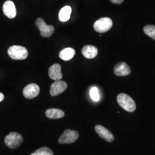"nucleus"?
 <instances>
[{
    "mask_svg": "<svg viewBox=\"0 0 155 155\" xmlns=\"http://www.w3.org/2000/svg\"><path fill=\"white\" fill-rule=\"evenodd\" d=\"M40 93L39 86L35 83H31L27 85L23 90V95L27 99H33L36 97Z\"/></svg>",
    "mask_w": 155,
    "mask_h": 155,
    "instance_id": "7",
    "label": "nucleus"
},
{
    "mask_svg": "<svg viewBox=\"0 0 155 155\" xmlns=\"http://www.w3.org/2000/svg\"><path fill=\"white\" fill-rule=\"evenodd\" d=\"M23 142L22 136L17 132H11L5 138V143L11 149H16L20 147Z\"/></svg>",
    "mask_w": 155,
    "mask_h": 155,
    "instance_id": "3",
    "label": "nucleus"
},
{
    "mask_svg": "<svg viewBox=\"0 0 155 155\" xmlns=\"http://www.w3.org/2000/svg\"><path fill=\"white\" fill-rule=\"evenodd\" d=\"M67 88V84L64 81H56L51 86L50 94L52 96H56L63 93Z\"/></svg>",
    "mask_w": 155,
    "mask_h": 155,
    "instance_id": "8",
    "label": "nucleus"
},
{
    "mask_svg": "<svg viewBox=\"0 0 155 155\" xmlns=\"http://www.w3.org/2000/svg\"><path fill=\"white\" fill-rule=\"evenodd\" d=\"M113 3V4H120L124 2V0H110Z\"/></svg>",
    "mask_w": 155,
    "mask_h": 155,
    "instance_id": "20",
    "label": "nucleus"
},
{
    "mask_svg": "<svg viewBox=\"0 0 155 155\" xmlns=\"http://www.w3.org/2000/svg\"><path fill=\"white\" fill-rule=\"evenodd\" d=\"M12 59L15 60H23L27 58L28 52L27 48L20 45H13L8 51Z\"/></svg>",
    "mask_w": 155,
    "mask_h": 155,
    "instance_id": "2",
    "label": "nucleus"
},
{
    "mask_svg": "<svg viewBox=\"0 0 155 155\" xmlns=\"http://www.w3.org/2000/svg\"><path fill=\"white\" fill-rule=\"evenodd\" d=\"M48 75L51 79L55 81H60L63 78L61 73V66L59 64L56 63L50 67Z\"/></svg>",
    "mask_w": 155,
    "mask_h": 155,
    "instance_id": "12",
    "label": "nucleus"
},
{
    "mask_svg": "<svg viewBox=\"0 0 155 155\" xmlns=\"http://www.w3.org/2000/svg\"><path fill=\"white\" fill-rule=\"evenodd\" d=\"M113 21L109 17H103L97 20L94 24V28L97 32L105 33L110 29Z\"/></svg>",
    "mask_w": 155,
    "mask_h": 155,
    "instance_id": "4",
    "label": "nucleus"
},
{
    "mask_svg": "<svg viewBox=\"0 0 155 155\" xmlns=\"http://www.w3.org/2000/svg\"><path fill=\"white\" fill-rule=\"evenodd\" d=\"M82 53L85 58L87 59H93L98 55V50L94 45H87L83 47Z\"/></svg>",
    "mask_w": 155,
    "mask_h": 155,
    "instance_id": "13",
    "label": "nucleus"
},
{
    "mask_svg": "<svg viewBox=\"0 0 155 155\" xmlns=\"http://www.w3.org/2000/svg\"><path fill=\"white\" fill-rule=\"evenodd\" d=\"M90 95L91 98L94 101L97 102L100 100V95L99 91L98 88L96 87H93L91 89L90 91Z\"/></svg>",
    "mask_w": 155,
    "mask_h": 155,
    "instance_id": "19",
    "label": "nucleus"
},
{
    "mask_svg": "<svg viewBox=\"0 0 155 155\" xmlns=\"http://www.w3.org/2000/svg\"><path fill=\"white\" fill-rule=\"evenodd\" d=\"M95 130L102 139H105L106 141L109 143L114 141V137L113 134L106 127L100 125H97L95 127Z\"/></svg>",
    "mask_w": 155,
    "mask_h": 155,
    "instance_id": "9",
    "label": "nucleus"
},
{
    "mask_svg": "<svg viewBox=\"0 0 155 155\" xmlns=\"http://www.w3.org/2000/svg\"><path fill=\"white\" fill-rule=\"evenodd\" d=\"M117 102L125 110L133 112L136 109V105L134 100L127 94L121 93L117 96Z\"/></svg>",
    "mask_w": 155,
    "mask_h": 155,
    "instance_id": "1",
    "label": "nucleus"
},
{
    "mask_svg": "<svg viewBox=\"0 0 155 155\" xmlns=\"http://www.w3.org/2000/svg\"><path fill=\"white\" fill-rule=\"evenodd\" d=\"M31 155H54V152L49 148L42 147L36 150Z\"/></svg>",
    "mask_w": 155,
    "mask_h": 155,
    "instance_id": "18",
    "label": "nucleus"
},
{
    "mask_svg": "<svg viewBox=\"0 0 155 155\" xmlns=\"http://www.w3.org/2000/svg\"><path fill=\"white\" fill-rule=\"evenodd\" d=\"M3 12L5 15L8 18H15L16 16L17 12L14 2L10 0L5 1L3 5Z\"/></svg>",
    "mask_w": 155,
    "mask_h": 155,
    "instance_id": "11",
    "label": "nucleus"
},
{
    "mask_svg": "<svg viewBox=\"0 0 155 155\" xmlns=\"http://www.w3.org/2000/svg\"><path fill=\"white\" fill-rule=\"evenodd\" d=\"M144 33L155 40V25H147L144 27Z\"/></svg>",
    "mask_w": 155,
    "mask_h": 155,
    "instance_id": "17",
    "label": "nucleus"
},
{
    "mask_svg": "<svg viewBox=\"0 0 155 155\" xmlns=\"http://www.w3.org/2000/svg\"><path fill=\"white\" fill-rule=\"evenodd\" d=\"M79 137V133L75 130L67 129L58 140L61 144H71L75 142Z\"/></svg>",
    "mask_w": 155,
    "mask_h": 155,
    "instance_id": "6",
    "label": "nucleus"
},
{
    "mask_svg": "<svg viewBox=\"0 0 155 155\" xmlns=\"http://www.w3.org/2000/svg\"><path fill=\"white\" fill-rule=\"evenodd\" d=\"M46 116L50 119H59L64 116V113L63 111L55 108H51L45 111Z\"/></svg>",
    "mask_w": 155,
    "mask_h": 155,
    "instance_id": "14",
    "label": "nucleus"
},
{
    "mask_svg": "<svg viewBox=\"0 0 155 155\" xmlns=\"http://www.w3.org/2000/svg\"><path fill=\"white\" fill-rule=\"evenodd\" d=\"M35 24L39 28L41 36L44 38H50L54 33L55 28L52 25H47L42 18H38Z\"/></svg>",
    "mask_w": 155,
    "mask_h": 155,
    "instance_id": "5",
    "label": "nucleus"
},
{
    "mask_svg": "<svg viewBox=\"0 0 155 155\" xmlns=\"http://www.w3.org/2000/svg\"><path fill=\"white\" fill-rule=\"evenodd\" d=\"M71 12L72 8L70 6H65L61 9L59 12V20L62 22H66L68 21L70 18Z\"/></svg>",
    "mask_w": 155,
    "mask_h": 155,
    "instance_id": "16",
    "label": "nucleus"
},
{
    "mask_svg": "<svg viewBox=\"0 0 155 155\" xmlns=\"http://www.w3.org/2000/svg\"><path fill=\"white\" fill-rule=\"evenodd\" d=\"M75 55V51L72 48H66L62 50L59 53V57L64 61L72 59Z\"/></svg>",
    "mask_w": 155,
    "mask_h": 155,
    "instance_id": "15",
    "label": "nucleus"
},
{
    "mask_svg": "<svg viewBox=\"0 0 155 155\" xmlns=\"http://www.w3.org/2000/svg\"><path fill=\"white\" fill-rule=\"evenodd\" d=\"M114 71L117 76L125 77L130 74L131 70L126 63L120 62L114 67Z\"/></svg>",
    "mask_w": 155,
    "mask_h": 155,
    "instance_id": "10",
    "label": "nucleus"
},
{
    "mask_svg": "<svg viewBox=\"0 0 155 155\" xmlns=\"http://www.w3.org/2000/svg\"><path fill=\"white\" fill-rule=\"evenodd\" d=\"M4 99V95L2 93H0V102Z\"/></svg>",
    "mask_w": 155,
    "mask_h": 155,
    "instance_id": "21",
    "label": "nucleus"
}]
</instances>
